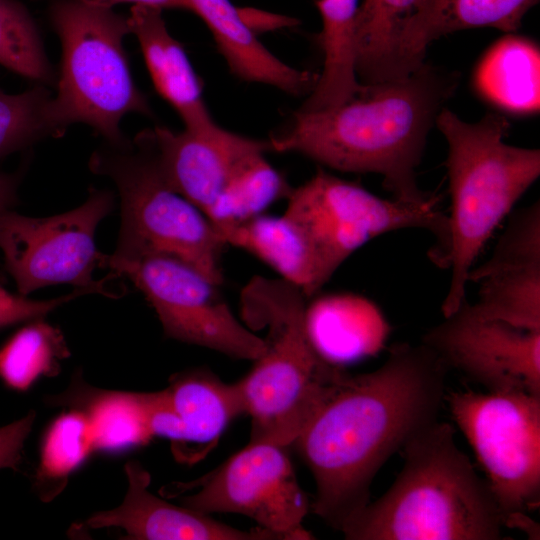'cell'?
Segmentation results:
<instances>
[{
    "label": "cell",
    "mask_w": 540,
    "mask_h": 540,
    "mask_svg": "<svg viewBox=\"0 0 540 540\" xmlns=\"http://www.w3.org/2000/svg\"><path fill=\"white\" fill-rule=\"evenodd\" d=\"M66 356L61 333L37 322L20 329L0 350V377L12 389L24 391L39 377L51 374Z\"/></svg>",
    "instance_id": "cell-27"
},
{
    "label": "cell",
    "mask_w": 540,
    "mask_h": 540,
    "mask_svg": "<svg viewBox=\"0 0 540 540\" xmlns=\"http://www.w3.org/2000/svg\"><path fill=\"white\" fill-rule=\"evenodd\" d=\"M95 450L92 430L85 412L60 415L48 428L41 446L37 479L60 488L68 476Z\"/></svg>",
    "instance_id": "cell-29"
},
{
    "label": "cell",
    "mask_w": 540,
    "mask_h": 540,
    "mask_svg": "<svg viewBox=\"0 0 540 540\" xmlns=\"http://www.w3.org/2000/svg\"><path fill=\"white\" fill-rule=\"evenodd\" d=\"M49 14L62 45L58 92L48 107L53 126L62 134L67 126L84 123L109 144L124 143L122 117L151 113L123 48L130 34L127 17L79 0H58Z\"/></svg>",
    "instance_id": "cell-6"
},
{
    "label": "cell",
    "mask_w": 540,
    "mask_h": 540,
    "mask_svg": "<svg viewBox=\"0 0 540 540\" xmlns=\"http://www.w3.org/2000/svg\"><path fill=\"white\" fill-rule=\"evenodd\" d=\"M99 450H119L143 445L153 437L142 393L103 392L85 411Z\"/></svg>",
    "instance_id": "cell-28"
},
{
    "label": "cell",
    "mask_w": 540,
    "mask_h": 540,
    "mask_svg": "<svg viewBox=\"0 0 540 540\" xmlns=\"http://www.w3.org/2000/svg\"><path fill=\"white\" fill-rule=\"evenodd\" d=\"M444 400L486 474L505 526L538 508L540 395L467 390Z\"/></svg>",
    "instance_id": "cell-9"
},
{
    "label": "cell",
    "mask_w": 540,
    "mask_h": 540,
    "mask_svg": "<svg viewBox=\"0 0 540 540\" xmlns=\"http://www.w3.org/2000/svg\"><path fill=\"white\" fill-rule=\"evenodd\" d=\"M112 208V194L97 190L81 206L55 216L34 218L11 209L1 213L0 250L20 295L66 283L112 296L103 281L93 279L102 258L95 232Z\"/></svg>",
    "instance_id": "cell-11"
},
{
    "label": "cell",
    "mask_w": 540,
    "mask_h": 540,
    "mask_svg": "<svg viewBox=\"0 0 540 540\" xmlns=\"http://www.w3.org/2000/svg\"><path fill=\"white\" fill-rule=\"evenodd\" d=\"M16 179L0 174V214L10 210L15 200Z\"/></svg>",
    "instance_id": "cell-36"
},
{
    "label": "cell",
    "mask_w": 540,
    "mask_h": 540,
    "mask_svg": "<svg viewBox=\"0 0 540 540\" xmlns=\"http://www.w3.org/2000/svg\"><path fill=\"white\" fill-rule=\"evenodd\" d=\"M149 133L169 183L204 214L243 164L271 151L268 140L237 134L218 124L181 132L156 126Z\"/></svg>",
    "instance_id": "cell-15"
},
{
    "label": "cell",
    "mask_w": 540,
    "mask_h": 540,
    "mask_svg": "<svg viewBox=\"0 0 540 540\" xmlns=\"http://www.w3.org/2000/svg\"><path fill=\"white\" fill-rule=\"evenodd\" d=\"M101 267L128 278L154 308L167 336L227 356L257 360L265 340L239 321L219 286L189 263L168 254H103Z\"/></svg>",
    "instance_id": "cell-10"
},
{
    "label": "cell",
    "mask_w": 540,
    "mask_h": 540,
    "mask_svg": "<svg viewBox=\"0 0 540 540\" xmlns=\"http://www.w3.org/2000/svg\"><path fill=\"white\" fill-rule=\"evenodd\" d=\"M291 190L265 154H259L233 174L205 216L213 227L237 224L263 214L275 201L287 198Z\"/></svg>",
    "instance_id": "cell-26"
},
{
    "label": "cell",
    "mask_w": 540,
    "mask_h": 540,
    "mask_svg": "<svg viewBox=\"0 0 540 540\" xmlns=\"http://www.w3.org/2000/svg\"><path fill=\"white\" fill-rule=\"evenodd\" d=\"M237 10L241 19L255 34L294 27L299 23L295 18L256 8L237 7Z\"/></svg>",
    "instance_id": "cell-34"
},
{
    "label": "cell",
    "mask_w": 540,
    "mask_h": 540,
    "mask_svg": "<svg viewBox=\"0 0 540 540\" xmlns=\"http://www.w3.org/2000/svg\"><path fill=\"white\" fill-rule=\"evenodd\" d=\"M212 33L231 73L241 80L273 86L301 96L314 88L318 74L293 68L270 52L241 19L230 0H189Z\"/></svg>",
    "instance_id": "cell-19"
},
{
    "label": "cell",
    "mask_w": 540,
    "mask_h": 540,
    "mask_svg": "<svg viewBox=\"0 0 540 540\" xmlns=\"http://www.w3.org/2000/svg\"><path fill=\"white\" fill-rule=\"evenodd\" d=\"M435 124L448 146L451 196L446 241L432 260L451 271L446 317L466 300L469 272L486 242L539 177L540 150L506 144L509 122L495 113L469 123L444 107Z\"/></svg>",
    "instance_id": "cell-4"
},
{
    "label": "cell",
    "mask_w": 540,
    "mask_h": 540,
    "mask_svg": "<svg viewBox=\"0 0 540 540\" xmlns=\"http://www.w3.org/2000/svg\"><path fill=\"white\" fill-rule=\"evenodd\" d=\"M539 0H420L404 39L408 68L421 67L428 45L447 34L478 27L517 30Z\"/></svg>",
    "instance_id": "cell-22"
},
{
    "label": "cell",
    "mask_w": 540,
    "mask_h": 540,
    "mask_svg": "<svg viewBox=\"0 0 540 540\" xmlns=\"http://www.w3.org/2000/svg\"><path fill=\"white\" fill-rule=\"evenodd\" d=\"M85 4L103 7V8H112V6L122 3H131L133 5H147L152 7H157L160 9H183L192 11V6L189 0H79Z\"/></svg>",
    "instance_id": "cell-35"
},
{
    "label": "cell",
    "mask_w": 540,
    "mask_h": 540,
    "mask_svg": "<svg viewBox=\"0 0 540 540\" xmlns=\"http://www.w3.org/2000/svg\"><path fill=\"white\" fill-rule=\"evenodd\" d=\"M52 96L43 86L22 93L0 90V159L48 136H60L49 117Z\"/></svg>",
    "instance_id": "cell-31"
},
{
    "label": "cell",
    "mask_w": 540,
    "mask_h": 540,
    "mask_svg": "<svg viewBox=\"0 0 540 540\" xmlns=\"http://www.w3.org/2000/svg\"><path fill=\"white\" fill-rule=\"evenodd\" d=\"M478 285L470 306L481 318L540 331V205L513 214L489 258L468 275Z\"/></svg>",
    "instance_id": "cell-14"
},
{
    "label": "cell",
    "mask_w": 540,
    "mask_h": 540,
    "mask_svg": "<svg viewBox=\"0 0 540 540\" xmlns=\"http://www.w3.org/2000/svg\"><path fill=\"white\" fill-rule=\"evenodd\" d=\"M154 87L179 114L185 129L206 130L217 123L202 96V86L183 47L169 33L162 9L132 5L127 17Z\"/></svg>",
    "instance_id": "cell-18"
},
{
    "label": "cell",
    "mask_w": 540,
    "mask_h": 540,
    "mask_svg": "<svg viewBox=\"0 0 540 540\" xmlns=\"http://www.w3.org/2000/svg\"><path fill=\"white\" fill-rule=\"evenodd\" d=\"M34 420L35 413L30 412L21 419L0 426V469L15 468L19 464L25 440Z\"/></svg>",
    "instance_id": "cell-33"
},
{
    "label": "cell",
    "mask_w": 540,
    "mask_h": 540,
    "mask_svg": "<svg viewBox=\"0 0 540 540\" xmlns=\"http://www.w3.org/2000/svg\"><path fill=\"white\" fill-rule=\"evenodd\" d=\"M89 293L84 289L46 301H36L9 293L0 285V327L24 320L42 317L79 294Z\"/></svg>",
    "instance_id": "cell-32"
},
{
    "label": "cell",
    "mask_w": 540,
    "mask_h": 540,
    "mask_svg": "<svg viewBox=\"0 0 540 540\" xmlns=\"http://www.w3.org/2000/svg\"><path fill=\"white\" fill-rule=\"evenodd\" d=\"M179 486L199 487L181 498L192 510L242 514L281 540L315 538L302 525L311 502L298 483L286 447L249 441L214 471Z\"/></svg>",
    "instance_id": "cell-12"
},
{
    "label": "cell",
    "mask_w": 540,
    "mask_h": 540,
    "mask_svg": "<svg viewBox=\"0 0 540 540\" xmlns=\"http://www.w3.org/2000/svg\"><path fill=\"white\" fill-rule=\"evenodd\" d=\"M0 64L33 80L52 78L37 27L24 6L14 0H0Z\"/></svg>",
    "instance_id": "cell-30"
},
{
    "label": "cell",
    "mask_w": 540,
    "mask_h": 540,
    "mask_svg": "<svg viewBox=\"0 0 540 540\" xmlns=\"http://www.w3.org/2000/svg\"><path fill=\"white\" fill-rule=\"evenodd\" d=\"M458 82L457 72L424 63L407 76L368 85L339 106L297 110L268 139L271 151L298 153L338 171L379 174L395 199L426 202L434 195L419 188L416 170Z\"/></svg>",
    "instance_id": "cell-2"
},
{
    "label": "cell",
    "mask_w": 540,
    "mask_h": 540,
    "mask_svg": "<svg viewBox=\"0 0 540 540\" xmlns=\"http://www.w3.org/2000/svg\"><path fill=\"white\" fill-rule=\"evenodd\" d=\"M305 325L317 353L340 367L376 355L384 348L391 331L374 303L353 294L317 299L306 307Z\"/></svg>",
    "instance_id": "cell-20"
},
{
    "label": "cell",
    "mask_w": 540,
    "mask_h": 540,
    "mask_svg": "<svg viewBox=\"0 0 540 540\" xmlns=\"http://www.w3.org/2000/svg\"><path fill=\"white\" fill-rule=\"evenodd\" d=\"M90 168L108 176L118 189L122 223L115 254L172 255L222 285L221 256L226 245L205 214L169 183L149 129L138 133L132 143L98 150Z\"/></svg>",
    "instance_id": "cell-7"
},
{
    "label": "cell",
    "mask_w": 540,
    "mask_h": 540,
    "mask_svg": "<svg viewBox=\"0 0 540 540\" xmlns=\"http://www.w3.org/2000/svg\"><path fill=\"white\" fill-rule=\"evenodd\" d=\"M448 370L423 343H401L372 372L342 371L293 443L315 480L310 511L340 531L370 502L382 465L438 420Z\"/></svg>",
    "instance_id": "cell-1"
},
{
    "label": "cell",
    "mask_w": 540,
    "mask_h": 540,
    "mask_svg": "<svg viewBox=\"0 0 540 540\" xmlns=\"http://www.w3.org/2000/svg\"><path fill=\"white\" fill-rule=\"evenodd\" d=\"M422 343L450 369L487 392L540 395V331L484 319L467 299L428 330Z\"/></svg>",
    "instance_id": "cell-13"
},
{
    "label": "cell",
    "mask_w": 540,
    "mask_h": 540,
    "mask_svg": "<svg viewBox=\"0 0 540 540\" xmlns=\"http://www.w3.org/2000/svg\"><path fill=\"white\" fill-rule=\"evenodd\" d=\"M436 420L403 445L391 487L341 528L349 540H498L505 526L486 480Z\"/></svg>",
    "instance_id": "cell-3"
},
{
    "label": "cell",
    "mask_w": 540,
    "mask_h": 540,
    "mask_svg": "<svg viewBox=\"0 0 540 540\" xmlns=\"http://www.w3.org/2000/svg\"><path fill=\"white\" fill-rule=\"evenodd\" d=\"M316 4L323 23L319 40L324 61L314 88L299 109L305 112L339 106L368 88L356 73L357 0H317Z\"/></svg>",
    "instance_id": "cell-24"
},
{
    "label": "cell",
    "mask_w": 540,
    "mask_h": 540,
    "mask_svg": "<svg viewBox=\"0 0 540 540\" xmlns=\"http://www.w3.org/2000/svg\"><path fill=\"white\" fill-rule=\"evenodd\" d=\"M306 299L298 286L280 277L254 276L240 292L245 325L268 329L264 353L237 382L251 417L250 441L292 445L343 371L311 344Z\"/></svg>",
    "instance_id": "cell-5"
},
{
    "label": "cell",
    "mask_w": 540,
    "mask_h": 540,
    "mask_svg": "<svg viewBox=\"0 0 540 540\" xmlns=\"http://www.w3.org/2000/svg\"><path fill=\"white\" fill-rule=\"evenodd\" d=\"M224 244L242 249L298 286L309 298L321 286L311 246L298 224L284 213H264L246 221L214 227Z\"/></svg>",
    "instance_id": "cell-21"
},
{
    "label": "cell",
    "mask_w": 540,
    "mask_h": 540,
    "mask_svg": "<svg viewBox=\"0 0 540 540\" xmlns=\"http://www.w3.org/2000/svg\"><path fill=\"white\" fill-rule=\"evenodd\" d=\"M284 214L305 234L321 288L354 251L382 234L427 230L436 239L430 257L442 250L447 237V214L437 197L423 203L384 199L323 169L291 190Z\"/></svg>",
    "instance_id": "cell-8"
},
{
    "label": "cell",
    "mask_w": 540,
    "mask_h": 540,
    "mask_svg": "<svg viewBox=\"0 0 540 540\" xmlns=\"http://www.w3.org/2000/svg\"><path fill=\"white\" fill-rule=\"evenodd\" d=\"M420 0H364L354 19L356 73L363 85L409 75L404 39Z\"/></svg>",
    "instance_id": "cell-23"
},
{
    "label": "cell",
    "mask_w": 540,
    "mask_h": 540,
    "mask_svg": "<svg viewBox=\"0 0 540 540\" xmlns=\"http://www.w3.org/2000/svg\"><path fill=\"white\" fill-rule=\"evenodd\" d=\"M164 390L173 412L172 450L183 462L204 457L230 422L246 413L238 383L223 382L206 369L176 374Z\"/></svg>",
    "instance_id": "cell-17"
},
{
    "label": "cell",
    "mask_w": 540,
    "mask_h": 540,
    "mask_svg": "<svg viewBox=\"0 0 540 540\" xmlns=\"http://www.w3.org/2000/svg\"><path fill=\"white\" fill-rule=\"evenodd\" d=\"M540 52L529 39L508 35L484 55L475 85L495 105L516 113L539 111Z\"/></svg>",
    "instance_id": "cell-25"
},
{
    "label": "cell",
    "mask_w": 540,
    "mask_h": 540,
    "mask_svg": "<svg viewBox=\"0 0 540 540\" xmlns=\"http://www.w3.org/2000/svg\"><path fill=\"white\" fill-rule=\"evenodd\" d=\"M125 470L128 490L123 503L92 515L83 527L122 528L128 538L140 540H280L259 526L241 530L208 514L170 504L148 490L150 474L139 463L128 462Z\"/></svg>",
    "instance_id": "cell-16"
}]
</instances>
